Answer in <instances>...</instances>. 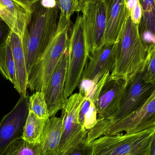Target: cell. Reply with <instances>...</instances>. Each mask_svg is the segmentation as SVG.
<instances>
[{
  "label": "cell",
  "mask_w": 155,
  "mask_h": 155,
  "mask_svg": "<svg viewBox=\"0 0 155 155\" xmlns=\"http://www.w3.org/2000/svg\"><path fill=\"white\" fill-rule=\"evenodd\" d=\"M114 44L115 62L110 78L127 81L143 71L148 50L141 37L139 25L132 21L127 10L124 26Z\"/></svg>",
  "instance_id": "1"
},
{
  "label": "cell",
  "mask_w": 155,
  "mask_h": 155,
  "mask_svg": "<svg viewBox=\"0 0 155 155\" xmlns=\"http://www.w3.org/2000/svg\"><path fill=\"white\" fill-rule=\"evenodd\" d=\"M59 11L58 7L45 8L40 1L32 6L31 20L22 39L28 74L56 32Z\"/></svg>",
  "instance_id": "2"
},
{
  "label": "cell",
  "mask_w": 155,
  "mask_h": 155,
  "mask_svg": "<svg viewBox=\"0 0 155 155\" xmlns=\"http://www.w3.org/2000/svg\"><path fill=\"white\" fill-rule=\"evenodd\" d=\"M71 24H58L53 37L33 64L28 74L27 88L45 94L54 69L64 52L69 47Z\"/></svg>",
  "instance_id": "3"
},
{
  "label": "cell",
  "mask_w": 155,
  "mask_h": 155,
  "mask_svg": "<svg viewBox=\"0 0 155 155\" xmlns=\"http://www.w3.org/2000/svg\"><path fill=\"white\" fill-rule=\"evenodd\" d=\"M155 128L135 134L104 135L89 143L91 155H150Z\"/></svg>",
  "instance_id": "4"
},
{
  "label": "cell",
  "mask_w": 155,
  "mask_h": 155,
  "mask_svg": "<svg viewBox=\"0 0 155 155\" xmlns=\"http://www.w3.org/2000/svg\"><path fill=\"white\" fill-rule=\"evenodd\" d=\"M69 64L64 88V97L68 99L81 80L90 53L86 41L81 15H78L71 31L69 47Z\"/></svg>",
  "instance_id": "5"
},
{
  "label": "cell",
  "mask_w": 155,
  "mask_h": 155,
  "mask_svg": "<svg viewBox=\"0 0 155 155\" xmlns=\"http://www.w3.org/2000/svg\"><path fill=\"white\" fill-rule=\"evenodd\" d=\"M85 97L81 93L72 94L65 101L61 109V139L56 155H64L70 149L86 141L88 130L79 124L78 113Z\"/></svg>",
  "instance_id": "6"
},
{
  "label": "cell",
  "mask_w": 155,
  "mask_h": 155,
  "mask_svg": "<svg viewBox=\"0 0 155 155\" xmlns=\"http://www.w3.org/2000/svg\"><path fill=\"white\" fill-rule=\"evenodd\" d=\"M82 23L90 54L105 44L107 6L105 0H88L83 6Z\"/></svg>",
  "instance_id": "7"
},
{
  "label": "cell",
  "mask_w": 155,
  "mask_h": 155,
  "mask_svg": "<svg viewBox=\"0 0 155 155\" xmlns=\"http://www.w3.org/2000/svg\"><path fill=\"white\" fill-rule=\"evenodd\" d=\"M29 97L21 95L14 107L5 115L0 123V155H5L10 146L22 138L29 114Z\"/></svg>",
  "instance_id": "8"
},
{
  "label": "cell",
  "mask_w": 155,
  "mask_h": 155,
  "mask_svg": "<svg viewBox=\"0 0 155 155\" xmlns=\"http://www.w3.org/2000/svg\"><path fill=\"white\" fill-rule=\"evenodd\" d=\"M155 128V87L150 96L140 107L110 126L104 135H114L124 132L135 134Z\"/></svg>",
  "instance_id": "9"
},
{
  "label": "cell",
  "mask_w": 155,
  "mask_h": 155,
  "mask_svg": "<svg viewBox=\"0 0 155 155\" xmlns=\"http://www.w3.org/2000/svg\"><path fill=\"white\" fill-rule=\"evenodd\" d=\"M69 60L68 48L64 52L50 78L45 92L50 118L55 116L61 110L66 101L64 97V88Z\"/></svg>",
  "instance_id": "10"
},
{
  "label": "cell",
  "mask_w": 155,
  "mask_h": 155,
  "mask_svg": "<svg viewBox=\"0 0 155 155\" xmlns=\"http://www.w3.org/2000/svg\"><path fill=\"white\" fill-rule=\"evenodd\" d=\"M127 81L109 78L104 85L96 101L97 119L107 118L117 111L124 96Z\"/></svg>",
  "instance_id": "11"
},
{
  "label": "cell",
  "mask_w": 155,
  "mask_h": 155,
  "mask_svg": "<svg viewBox=\"0 0 155 155\" xmlns=\"http://www.w3.org/2000/svg\"><path fill=\"white\" fill-rule=\"evenodd\" d=\"M115 45L105 43L89 55L82 74L81 80L101 78L112 72L114 67Z\"/></svg>",
  "instance_id": "12"
},
{
  "label": "cell",
  "mask_w": 155,
  "mask_h": 155,
  "mask_svg": "<svg viewBox=\"0 0 155 155\" xmlns=\"http://www.w3.org/2000/svg\"><path fill=\"white\" fill-rule=\"evenodd\" d=\"M31 13L13 0H0V17L22 39L31 20Z\"/></svg>",
  "instance_id": "13"
},
{
  "label": "cell",
  "mask_w": 155,
  "mask_h": 155,
  "mask_svg": "<svg viewBox=\"0 0 155 155\" xmlns=\"http://www.w3.org/2000/svg\"><path fill=\"white\" fill-rule=\"evenodd\" d=\"M107 6L105 43L114 44L126 17L127 0H105Z\"/></svg>",
  "instance_id": "14"
},
{
  "label": "cell",
  "mask_w": 155,
  "mask_h": 155,
  "mask_svg": "<svg viewBox=\"0 0 155 155\" xmlns=\"http://www.w3.org/2000/svg\"><path fill=\"white\" fill-rule=\"evenodd\" d=\"M8 37L12 46L16 73V85L15 88L21 95H26L28 88V73L22 39L11 30L8 34Z\"/></svg>",
  "instance_id": "15"
},
{
  "label": "cell",
  "mask_w": 155,
  "mask_h": 155,
  "mask_svg": "<svg viewBox=\"0 0 155 155\" xmlns=\"http://www.w3.org/2000/svg\"><path fill=\"white\" fill-rule=\"evenodd\" d=\"M61 117H51L45 121L43 128L41 145L42 154L56 155L62 134Z\"/></svg>",
  "instance_id": "16"
},
{
  "label": "cell",
  "mask_w": 155,
  "mask_h": 155,
  "mask_svg": "<svg viewBox=\"0 0 155 155\" xmlns=\"http://www.w3.org/2000/svg\"><path fill=\"white\" fill-rule=\"evenodd\" d=\"M0 72L14 86L16 85V73L10 39L7 36L4 41L0 44Z\"/></svg>",
  "instance_id": "17"
},
{
  "label": "cell",
  "mask_w": 155,
  "mask_h": 155,
  "mask_svg": "<svg viewBox=\"0 0 155 155\" xmlns=\"http://www.w3.org/2000/svg\"><path fill=\"white\" fill-rule=\"evenodd\" d=\"M46 120L39 118L33 112L29 111L24 128L23 139L30 143H41L43 128Z\"/></svg>",
  "instance_id": "18"
},
{
  "label": "cell",
  "mask_w": 155,
  "mask_h": 155,
  "mask_svg": "<svg viewBox=\"0 0 155 155\" xmlns=\"http://www.w3.org/2000/svg\"><path fill=\"white\" fill-rule=\"evenodd\" d=\"M143 16L139 25L140 34L149 32L155 35V5L154 0H139Z\"/></svg>",
  "instance_id": "19"
},
{
  "label": "cell",
  "mask_w": 155,
  "mask_h": 155,
  "mask_svg": "<svg viewBox=\"0 0 155 155\" xmlns=\"http://www.w3.org/2000/svg\"><path fill=\"white\" fill-rule=\"evenodd\" d=\"M78 122L86 130L92 129L97 121V114L95 104L90 98L85 97L81 104L78 117Z\"/></svg>",
  "instance_id": "20"
},
{
  "label": "cell",
  "mask_w": 155,
  "mask_h": 155,
  "mask_svg": "<svg viewBox=\"0 0 155 155\" xmlns=\"http://www.w3.org/2000/svg\"><path fill=\"white\" fill-rule=\"evenodd\" d=\"M41 143L27 142L22 138L12 143L5 155H42Z\"/></svg>",
  "instance_id": "21"
},
{
  "label": "cell",
  "mask_w": 155,
  "mask_h": 155,
  "mask_svg": "<svg viewBox=\"0 0 155 155\" xmlns=\"http://www.w3.org/2000/svg\"><path fill=\"white\" fill-rule=\"evenodd\" d=\"M29 100L30 111L33 112L39 118L45 120L50 118L44 93L36 91L29 97Z\"/></svg>",
  "instance_id": "22"
},
{
  "label": "cell",
  "mask_w": 155,
  "mask_h": 155,
  "mask_svg": "<svg viewBox=\"0 0 155 155\" xmlns=\"http://www.w3.org/2000/svg\"><path fill=\"white\" fill-rule=\"evenodd\" d=\"M57 6L60 10L58 24L65 25L71 24L72 15L78 12V0H56Z\"/></svg>",
  "instance_id": "23"
},
{
  "label": "cell",
  "mask_w": 155,
  "mask_h": 155,
  "mask_svg": "<svg viewBox=\"0 0 155 155\" xmlns=\"http://www.w3.org/2000/svg\"><path fill=\"white\" fill-rule=\"evenodd\" d=\"M148 50L146 61L142 73L145 82L155 85V44H147Z\"/></svg>",
  "instance_id": "24"
},
{
  "label": "cell",
  "mask_w": 155,
  "mask_h": 155,
  "mask_svg": "<svg viewBox=\"0 0 155 155\" xmlns=\"http://www.w3.org/2000/svg\"><path fill=\"white\" fill-rule=\"evenodd\" d=\"M92 148L87 141H84L70 149L64 155H91Z\"/></svg>",
  "instance_id": "25"
},
{
  "label": "cell",
  "mask_w": 155,
  "mask_h": 155,
  "mask_svg": "<svg viewBox=\"0 0 155 155\" xmlns=\"http://www.w3.org/2000/svg\"><path fill=\"white\" fill-rule=\"evenodd\" d=\"M128 12L132 21L139 25L143 16V10L139 0H137L134 6Z\"/></svg>",
  "instance_id": "26"
},
{
  "label": "cell",
  "mask_w": 155,
  "mask_h": 155,
  "mask_svg": "<svg viewBox=\"0 0 155 155\" xmlns=\"http://www.w3.org/2000/svg\"><path fill=\"white\" fill-rule=\"evenodd\" d=\"M10 31L11 29L9 26L0 17V44L4 41Z\"/></svg>",
  "instance_id": "27"
},
{
  "label": "cell",
  "mask_w": 155,
  "mask_h": 155,
  "mask_svg": "<svg viewBox=\"0 0 155 155\" xmlns=\"http://www.w3.org/2000/svg\"><path fill=\"white\" fill-rule=\"evenodd\" d=\"M21 4L29 11H31V7L35 4L41 0H13Z\"/></svg>",
  "instance_id": "28"
},
{
  "label": "cell",
  "mask_w": 155,
  "mask_h": 155,
  "mask_svg": "<svg viewBox=\"0 0 155 155\" xmlns=\"http://www.w3.org/2000/svg\"><path fill=\"white\" fill-rule=\"evenodd\" d=\"M42 6L45 8H54L57 6L56 0H41L40 1Z\"/></svg>",
  "instance_id": "29"
},
{
  "label": "cell",
  "mask_w": 155,
  "mask_h": 155,
  "mask_svg": "<svg viewBox=\"0 0 155 155\" xmlns=\"http://www.w3.org/2000/svg\"><path fill=\"white\" fill-rule=\"evenodd\" d=\"M88 0H78V12H80L82 10L83 6L86 2H87Z\"/></svg>",
  "instance_id": "30"
},
{
  "label": "cell",
  "mask_w": 155,
  "mask_h": 155,
  "mask_svg": "<svg viewBox=\"0 0 155 155\" xmlns=\"http://www.w3.org/2000/svg\"><path fill=\"white\" fill-rule=\"evenodd\" d=\"M150 155H155V137L152 143Z\"/></svg>",
  "instance_id": "31"
},
{
  "label": "cell",
  "mask_w": 155,
  "mask_h": 155,
  "mask_svg": "<svg viewBox=\"0 0 155 155\" xmlns=\"http://www.w3.org/2000/svg\"><path fill=\"white\" fill-rule=\"evenodd\" d=\"M154 3H155V0H154Z\"/></svg>",
  "instance_id": "32"
},
{
  "label": "cell",
  "mask_w": 155,
  "mask_h": 155,
  "mask_svg": "<svg viewBox=\"0 0 155 155\" xmlns=\"http://www.w3.org/2000/svg\"><path fill=\"white\" fill-rule=\"evenodd\" d=\"M42 155H43V154H42Z\"/></svg>",
  "instance_id": "33"
}]
</instances>
